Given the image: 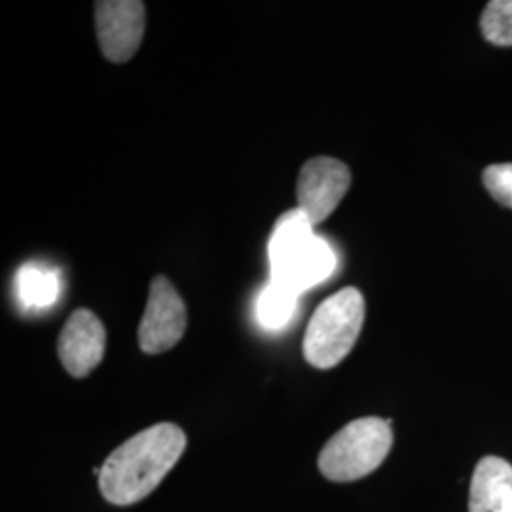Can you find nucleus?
I'll use <instances>...</instances> for the list:
<instances>
[{"label": "nucleus", "instance_id": "nucleus-12", "mask_svg": "<svg viewBox=\"0 0 512 512\" xmlns=\"http://www.w3.org/2000/svg\"><path fill=\"white\" fill-rule=\"evenodd\" d=\"M480 27L495 46H512V0H492L482 14Z\"/></svg>", "mask_w": 512, "mask_h": 512}, {"label": "nucleus", "instance_id": "nucleus-7", "mask_svg": "<svg viewBox=\"0 0 512 512\" xmlns=\"http://www.w3.org/2000/svg\"><path fill=\"white\" fill-rule=\"evenodd\" d=\"M147 10L139 0H103L95 4L99 46L112 63H126L137 54L147 29Z\"/></svg>", "mask_w": 512, "mask_h": 512}, {"label": "nucleus", "instance_id": "nucleus-13", "mask_svg": "<svg viewBox=\"0 0 512 512\" xmlns=\"http://www.w3.org/2000/svg\"><path fill=\"white\" fill-rule=\"evenodd\" d=\"M482 181L494 200L512 209V164L486 167Z\"/></svg>", "mask_w": 512, "mask_h": 512}, {"label": "nucleus", "instance_id": "nucleus-2", "mask_svg": "<svg viewBox=\"0 0 512 512\" xmlns=\"http://www.w3.org/2000/svg\"><path fill=\"white\" fill-rule=\"evenodd\" d=\"M272 281L300 294L325 281L336 268L329 243L313 232V224L296 207L279 217L268 243Z\"/></svg>", "mask_w": 512, "mask_h": 512}, {"label": "nucleus", "instance_id": "nucleus-9", "mask_svg": "<svg viewBox=\"0 0 512 512\" xmlns=\"http://www.w3.org/2000/svg\"><path fill=\"white\" fill-rule=\"evenodd\" d=\"M469 512H512V465L497 456L480 459L469 490Z\"/></svg>", "mask_w": 512, "mask_h": 512}, {"label": "nucleus", "instance_id": "nucleus-8", "mask_svg": "<svg viewBox=\"0 0 512 512\" xmlns=\"http://www.w3.org/2000/svg\"><path fill=\"white\" fill-rule=\"evenodd\" d=\"M107 332L90 310H76L57 340V353L65 370L74 378H86L103 361Z\"/></svg>", "mask_w": 512, "mask_h": 512}, {"label": "nucleus", "instance_id": "nucleus-6", "mask_svg": "<svg viewBox=\"0 0 512 512\" xmlns=\"http://www.w3.org/2000/svg\"><path fill=\"white\" fill-rule=\"evenodd\" d=\"M349 184L351 173L344 162L329 156L311 158L302 165L298 175V209L308 217L311 224H319L327 220L330 213L344 200Z\"/></svg>", "mask_w": 512, "mask_h": 512}, {"label": "nucleus", "instance_id": "nucleus-1", "mask_svg": "<svg viewBox=\"0 0 512 512\" xmlns=\"http://www.w3.org/2000/svg\"><path fill=\"white\" fill-rule=\"evenodd\" d=\"M186 448V435L175 423H158L120 444L101 467L99 488L118 507L152 494Z\"/></svg>", "mask_w": 512, "mask_h": 512}, {"label": "nucleus", "instance_id": "nucleus-3", "mask_svg": "<svg viewBox=\"0 0 512 512\" xmlns=\"http://www.w3.org/2000/svg\"><path fill=\"white\" fill-rule=\"evenodd\" d=\"M365 323V298L346 287L327 298L311 317L304 336V357L311 366L327 370L342 363L355 346Z\"/></svg>", "mask_w": 512, "mask_h": 512}, {"label": "nucleus", "instance_id": "nucleus-5", "mask_svg": "<svg viewBox=\"0 0 512 512\" xmlns=\"http://www.w3.org/2000/svg\"><path fill=\"white\" fill-rule=\"evenodd\" d=\"M186 325L188 315L181 294L165 275L154 277L139 325V346L148 355L164 353L181 342Z\"/></svg>", "mask_w": 512, "mask_h": 512}, {"label": "nucleus", "instance_id": "nucleus-4", "mask_svg": "<svg viewBox=\"0 0 512 512\" xmlns=\"http://www.w3.org/2000/svg\"><path fill=\"white\" fill-rule=\"evenodd\" d=\"M393 446L391 421L359 418L340 429L319 454V471L332 482H353L374 473Z\"/></svg>", "mask_w": 512, "mask_h": 512}, {"label": "nucleus", "instance_id": "nucleus-10", "mask_svg": "<svg viewBox=\"0 0 512 512\" xmlns=\"http://www.w3.org/2000/svg\"><path fill=\"white\" fill-rule=\"evenodd\" d=\"M19 296L29 308H46L59 294V281L52 270L27 264L18 274Z\"/></svg>", "mask_w": 512, "mask_h": 512}, {"label": "nucleus", "instance_id": "nucleus-11", "mask_svg": "<svg viewBox=\"0 0 512 512\" xmlns=\"http://www.w3.org/2000/svg\"><path fill=\"white\" fill-rule=\"evenodd\" d=\"M296 300H298V294L277 281H270V285L260 294L258 306H256L260 323L266 329H283L293 317Z\"/></svg>", "mask_w": 512, "mask_h": 512}]
</instances>
